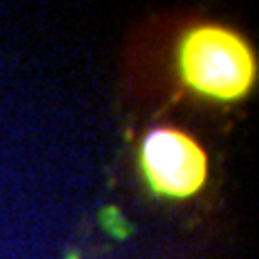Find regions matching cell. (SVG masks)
<instances>
[{
	"mask_svg": "<svg viewBox=\"0 0 259 259\" xmlns=\"http://www.w3.org/2000/svg\"><path fill=\"white\" fill-rule=\"evenodd\" d=\"M141 169L155 194L190 199L207 181V153L190 134L155 128L143 138Z\"/></svg>",
	"mask_w": 259,
	"mask_h": 259,
	"instance_id": "7a4b0ae2",
	"label": "cell"
},
{
	"mask_svg": "<svg viewBox=\"0 0 259 259\" xmlns=\"http://www.w3.org/2000/svg\"><path fill=\"white\" fill-rule=\"evenodd\" d=\"M177 65L188 89L216 102L242 100L257 80L251 43L220 24H199L186 30L177 48Z\"/></svg>",
	"mask_w": 259,
	"mask_h": 259,
	"instance_id": "6da1fadb",
	"label": "cell"
}]
</instances>
